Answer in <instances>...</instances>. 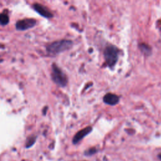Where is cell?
<instances>
[{
  "instance_id": "obj_12",
  "label": "cell",
  "mask_w": 161,
  "mask_h": 161,
  "mask_svg": "<svg viewBox=\"0 0 161 161\" xmlns=\"http://www.w3.org/2000/svg\"><path fill=\"white\" fill-rule=\"evenodd\" d=\"M3 62V59L1 57V56H0V63H2Z\"/></svg>"
},
{
  "instance_id": "obj_9",
  "label": "cell",
  "mask_w": 161,
  "mask_h": 161,
  "mask_svg": "<svg viewBox=\"0 0 161 161\" xmlns=\"http://www.w3.org/2000/svg\"><path fill=\"white\" fill-rule=\"evenodd\" d=\"M140 49L145 55H146V56L151 55V53L152 52V50H151V48L148 45H146L145 44H142L140 46Z\"/></svg>"
},
{
  "instance_id": "obj_3",
  "label": "cell",
  "mask_w": 161,
  "mask_h": 161,
  "mask_svg": "<svg viewBox=\"0 0 161 161\" xmlns=\"http://www.w3.org/2000/svg\"><path fill=\"white\" fill-rule=\"evenodd\" d=\"M104 57L107 66L113 68L119 59V49L115 46H108L104 49Z\"/></svg>"
},
{
  "instance_id": "obj_7",
  "label": "cell",
  "mask_w": 161,
  "mask_h": 161,
  "mask_svg": "<svg viewBox=\"0 0 161 161\" xmlns=\"http://www.w3.org/2000/svg\"><path fill=\"white\" fill-rule=\"evenodd\" d=\"M119 100H120L119 96H118L117 95L112 93L106 94L103 98V101L104 103L112 106H114L116 104L119 102Z\"/></svg>"
},
{
  "instance_id": "obj_2",
  "label": "cell",
  "mask_w": 161,
  "mask_h": 161,
  "mask_svg": "<svg viewBox=\"0 0 161 161\" xmlns=\"http://www.w3.org/2000/svg\"><path fill=\"white\" fill-rule=\"evenodd\" d=\"M51 78L60 87L66 86L68 82V79L66 74L55 63L52 64V65Z\"/></svg>"
},
{
  "instance_id": "obj_13",
  "label": "cell",
  "mask_w": 161,
  "mask_h": 161,
  "mask_svg": "<svg viewBox=\"0 0 161 161\" xmlns=\"http://www.w3.org/2000/svg\"><path fill=\"white\" fill-rule=\"evenodd\" d=\"M158 157L159 158V159L161 160V154H159V156H158Z\"/></svg>"
},
{
  "instance_id": "obj_8",
  "label": "cell",
  "mask_w": 161,
  "mask_h": 161,
  "mask_svg": "<svg viewBox=\"0 0 161 161\" xmlns=\"http://www.w3.org/2000/svg\"><path fill=\"white\" fill-rule=\"evenodd\" d=\"M9 22V18L8 15L5 12L0 13V24L4 26L8 25Z\"/></svg>"
},
{
  "instance_id": "obj_10",
  "label": "cell",
  "mask_w": 161,
  "mask_h": 161,
  "mask_svg": "<svg viewBox=\"0 0 161 161\" xmlns=\"http://www.w3.org/2000/svg\"><path fill=\"white\" fill-rule=\"evenodd\" d=\"M35 141H36V137L35 135H31V136L27 138V140L26 147L27 148L31 147L32 145H33L35 143Z\"/></svg>"
},
{
  "instance_id": "obj_5",
  "label": "cell",
  "mask_w": 161,
  "mask_h": 161,
  "mask_svg": "<svg viewBox=\"0 0 161 161\" xmlns=\"http://www.w3.org/2000/svg\"><path fill=\"white\" fill-rule=\"evenodd\" d=\"M33 8L37 13L43 17L46 18H51L53 16V15L46 6L40 3H34L33 5Z\"/></svg>"
},
{
  "instance_id": "obj_11",
  "label": "cell",
  "mask_w": 161,
  "mask_h": 161,
  "mask_svg": "<svg viewBox=\"0 0 161 161\" xmlns=\"http://www.w3.org/2000/svg\"><path fill=\"white\" fill-rule=\"evenodd\" d=\"M96 152H97V150H96L95 148H91L87 150V151L85 152V155L86 156H91V155L95 154Z\"/></svg>"
},
{
  "instance_id": "obj_1",
  "label": "cell",
  "mask_w": 161,
  "mask_h": 161,
  "mask_svg": "<svg viewBox=\"0 0 161 161\" xmlns=\"http://www.w3.org/2000/svg\"><path fill=\"white\" fill-rule=\"evenodd\" d=\"M73 46V42L70 40H60L53 42L46 47L49 54L57 55L63 52L69 50Z\"/></svg>"
},
{
  "instance_id": "obj_6",
  "label": "cell",
  "mask_w": 161,
  "mask_h": 161,
  "mask_svg": "<svg viewBox=\"0 0 161 161\" xmlns=\"http://www.w3.org/2000/svg\"><path fill=\"white\" fill-rule=\"evenodd\" d=\"M93 128L91 126H87L84 128V129L80 130L78 132L75 136L72 139V142L74 144H76L79 142H80L83 138H84L86 136L88 135L89 134H90L92 132Z\"/></svg>"
},
{
  "instance_id": "obj_4",
  "label": "cell",
  "mask_w": 161,
  "mask_h": 161,
  "mask_svg": "<svg viewBox=\"0 0 161 161\" xmlns=\"http://www.w3.org/2000/svg\"><path fill=\"white\" fill-rule=\"evenodd\" d=\"M37 25V20L34 18H25L16 21L15 27L17 30L25 31L34 28Z\"/></svg>"
}]
</instances>
